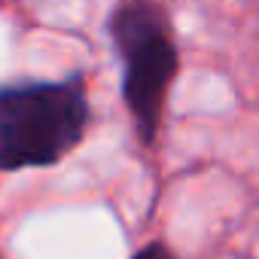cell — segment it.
<instances>
[{
    "mask_svg": "<svg viewBox=\"0 0 259 259\" xmlns=\"http://www.w3.org/2000/svg\"><path fill=\"white\" fill-rule=\"evenodd\" d=\"M85 79L19 82L0 89V171L49 168L85 138Z\"/></svg>",
    "mask_w": 259,
    "mask_h": 259,
    "instance_id": "6da1fadb",
    "label": "cell"
},
{
    "mask_svg": "<svg viewBox=\"0 0 259 259\" xmlns=\"http://www.w3.org/2000/svg\"><path fill=\"white\" fill-rule=\"evenodd\" d=\"M110 40L122 61V98L135 132L144 144H153L177 76L171 19L156 0H125L110 16Z\"/></svg>",
    "mask_w": 259,
    "mask_h": 259,
    "instance_id": "7a4b0ae2",
    "label": "cell"
},
{
    "mask_svg": "<svg viewBox=\"0 0 259 259\" xmlns=\"http://www.w3.org/2000/svg\"><path fill=\"white\" fill-rule=\"evenodd\" d=\"M132 259H177V256H174L162 241H153V244H147L144 250H138Z\"/></svg>",
    "mask_w": 259,
    "mask_h": 259,
    "instance_id": "3957f363",
    "label": "cell"
}]
</instances>
